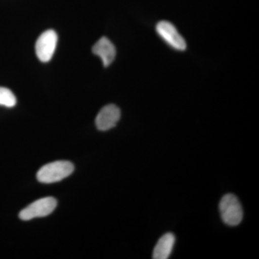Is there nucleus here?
Returning a JSON list of instances; mask_svg holds the SVG:
<instances>
[{
    "mask_svg": "<svg viewBox=\"0 0 259 259\" xmlns=\"http://www.w3.org/2000/svg\"><path fill=\"white\" fill-rule=\"evenodd\" d=\"M74 171V166L71 162L54 161L48 163L40 168L37 173V180L41 183H54L64 180Z\"/></svg>",
    "mask_w": 259,
    "mask_h": 259,
    "instance_id": "obj_1",
    "label": "nucleus"
},
{
    "mask_svg": "<svg viewBox=\"0 0 259 259\" xmlns=\"http://www.w3.org/2000/svg\"><path fill=\"white\" fill-rule=\"evenodd\" d=\"M220 212L227 226H237L243 221V211L241 202L236 195L227 194L219 204Z\"/></svg>",
    "mask_w": 259,
    "mask_h": 259,
    "instance_id": "obj_2",
    "label": "nucleus"
},
{
    "mask_svg": "<svg viewBox=\"0 0 259 259\" xmlns=\"http://www.w3.org/2000/svg\"><path fill=\"white\" fill-rule=\"evenodd\" d=\"M57 201L54 197H45L29 204L19 214V218L24 221H30L36 218L49 215L56 209Z\"/></svg>",
    "mask_w": 259,
    "mask_h": 259,
    "instance_id": "obj_3",
    "label": "nucleus"
},
{
    "mask_svg": "<svg viewBox=\"0 0 259 259\" xmlns=\"http://www.w3.org/2000/svg\"><path fill=\"white\" fill-rule=\"evenodd\" d=\"M58 42L57 33L54 30L42 32L35 44V53L39 60L47 63L52 59Z\"/></svg>",
    "mask_w": 259,
    "mask_h": 259,
    "instance_id": "obj_4",
    "label": "nucleus"
},
{
    "mask_svg": "<svg viewBox=\"0 0 259 259\" xmlns=\"http://www.w3.org/2000/svg\"><path fill=\"white\" fill-rule=\"evenodd\" d=\"M156 32L160 37L172 49L183 51L187 49V44L173 24L168 21H161L156 25Z\"/></svg>",
    "mask_w": 259,
    "mask_h": 259,
    "instance_id": "obj_5",
    "label": "nucleus"
},
{
    "mask_svg": "<svg viewBox=\"0 0 259 259\" xmlns=\"http://www.w3.org/2000/svg\"><path fill=\"white\" fill-rule=\"evenodd\" d=\"M120 108L115 105H106L97 115L95 124L99 131H107L113 128L120 120Z\"/></svg>",
    "mask_w": 259,
    "mask_h": 259,
    "instance_id": "obj_6",
    "label": "nucleus"
},
{
    "mask_svg": "<svg viewBox=\"0 0 259 259\" xmlns=\"http://www.w3.org/2000/svg\"><path fill=\"white\" fill-rule=\"evenodd\" d=\"M93 52L102 59L104 66H110L115 60L116 49L115 46L106 37H102L95 44Z\"/></svg>",
    "mask_w": 259,
    "mask_h": 259,
    "instance_id": "obj_7",
    "label": "nucleus"
},
{
    "mask_svg": "<svg viewBox=\"0 0 259 259\" xmlns=\"http://www.w3.org/2000/svg\"><path fill=\"white\" fill-rule=\"evenodd\" d=\"M176 238L172 233H167L158 240L154 249H153V259H166L169 258Z\"/></svg>",
    "mask_w": 259,
    "mask_h": 259,
    "instance_id": "obj_8",
    "label": "nucleus"
},
{
    "mask_svg": "<svg viewBox=\"0 0 259 259\" xmlns=\"http://www.w3.org/2000/svg\"><path fill=\"white\" fill-rule=\"evenodd\" d=\"M17 103L14 94L9 89L0 87V105L6 107H13Z\"/></svg>",
    "mask_w": 259,
    "mask_h": 259,
    "instance_id": "obj_9",
    "label": "nucleus"
}]
</instances>
